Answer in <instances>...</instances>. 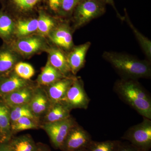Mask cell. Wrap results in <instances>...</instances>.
Listing matches in <instances>:
<instances>
[{
    "label": "cell",
    "instance_id": "obj_1",
    "mask_svg": "<svg viewBox=\"0 0 151 151\" xmlns=\"http://www.w3.org/2000/svg\"><path fill=\"white\" fill-rule=\"evenodd\" d=\"M114 90L119 98L144 118L151 120V97L137 80L122 78L116 81Z\"/></svg>",
    "mask_w": 151,
    "mask_h": 151
},
{
    "label": "cell",
    "instance_id": "obj_2",
    "mask_svg": "<svg viewBox=\"0 0 151 151\" xmlns=\"http://www.w3.org/2000/svg\"><path fill=\"white\" fill-rule=\"evenodd\" d=\"M103 57L122 76V78L137 80L151 77V65L149 60L115 52L105 51Z\"/></svg>",
    "mask_w": 151,
    "mask_h": 151
},
{
    "label": "cell",
    "instance_id": "obj_3",
    "mask_svg": "<svg viewBox=\"0 0 151 151\" xmlns=\"http://www.w3.org/2000/svg\"><path fill=\"white\" fill-rule=\"evenodd\" d=\"M122 139L127 140L139 151H150L151 148V121L143 117L142 122L130 127Z\"/></svg>",
    "mask_w": 151,
    "mask_h": 151
},
{
    "label": "cell",
    "instance_id": "obj_4",
    "mask_svg": "<svg viewBox=\"0 0 151 151\" xmlns=\"http://www.w3.org/2000/svg\"><path fill=\"white\" fill-rule=\"evenodd\" d=\"M105 4L102 0H81L74 9L76 27H79L105 13Z\"/></svg>",
    "mask_w": 151,
    "mask_h": 151
},
{
    "label": "cell",
    "instance_id": "obj_5",
    "mask_svg": "<svg viewBox=\"0 0 151 151\" xmlns=\"http://www.w3.org/2000/svg\"><path fill=\"white\" fill-rule=\"evenodd\" d=\"M90 101L84 89L83 81L75 78L65 97L60 102L71 110L73 108L86 109Z\"/></svg>",
    "mask_w": 151,
    "mask_h": 151
},
{
    "label": "cell",
    "instance_id": "obj_6",
    "mask_svg": "<svg viewBox=\"0 0 151 151\" xmlns=\"http://www.w3.org/2000/svg\"><path fill=\"white\" fill-rule=\"evenodd\" d=\"M76 124L74 119L70 116L62 121L47 123L43 128L54 147L60 149L68 133Z\"/></svg>",
    "mask_w": 151,
    "mask_h": 151
},
{
    "label": "cell",
    "instance_id": "obj_7",
    "mask_svg": "<svg viewBox=\"0 0 151 151\" xmlns=\"http://www.w3.org/2000/svg\"><path fill=\"white\" fill-rule=\"evenodd\" d=\"M92 140L90 134L77 124L70 129L60 150L74 151L85 149Z\"/></svg>",
    "mask_w": 151,
    "mask_h": 151
},
{
    "label": "cell",
    "instance_id": "obj_8",
    "mask_svg": "<svg viewBox=\"0 0 151 151\" xmlns=\"http://www.w3.org/2000/svg\"><path fill=\"white\" fill-rule=\"evenodd\" d=\"M90 42L74 47L67 57L70 72L74 75L84 67L86 53L91 46Z\"/></svg>",
    "mask_w": 151,
    "mask_h": 151
},
{
    "label": "cell",
    "instance_id": "obj_9",
    "mask_svg": "<svg viewBox=\"0 0 151 151\" xmlns=\"http://www.w3.org/2000/svg\"><path fill=\"white\" fill-rule=\"evenodd\" d=\"M74 78L64 77L50 85L48 95L52 103L60 102L64 98Z\"/></svg>",
    "mask_w": 151,
    "mask_h": 151
},
{
    "label": "cell",
    "instance_id": "obj_10",
    "mask_svg": "<svg viewBox=\"0 0 151 151\" xmlns=\"http://www.w3.org/2000/svg\"><path fill=\"white\" fill-rule=\"evenodd\" d=\"M33 93L31 89L26 86L4 95L3 98L6 105L11 108L14 106L28 104Z\"/></svg>",
    "mask_w": 151,
    "mask_h": 151
},
{
    "label": "cell",
    "instance_id": "obj_11",
    "mask_svg": "<svg viewBox=\"0 0 151 151\" xmlns=\"http://www.w3.org/2000/svg\"><path fill=\"white\" fill-rule=\"evenodd\" d=\"M50 39L58 46L65 50H69L73 47L72 34L66 26H61L52 32Z\"/></svg>",
    "mask_w": 151,
    "mask_h": 151
},
{
    "label": "cell",
    "instance_id": "obj_12",
    "mask_svg": "<svg viewBox=\"0 0 151 151\" xmlns=\"http://www.w3.org/2000/svg\"><path fill=\"white\" fill-rule=\"evenodd\" d=\"M48 61L53 67L65 76L70 72L67 57L58 49L51 48L49 50Z\"/></svg>",
    "mask_w": 151,
    "mask_h": 151
},
{
    "label": "cell",
    "instance_id": "obj_13",
    "mask_svg": "<svg viewBox=\"0 0 151 151\" xmlns=\"http://www.w3.org/2000/svg\"><path fill=\"white\" fill-rule=\"evenodd\" d=\"M70 110L62 102L52 103L45 116L47 123L58 122L69 118Z\"/></svg>",
    "mask_w": 151,
    "mask_h": 151
},
{
    "label": "cell",
    "instance_id": "obj_14",
    "mask_svg": "<svg viewBox=\"0 0 151 151\" xmlns=\"http://www.w3.org/2000/svg\"><path fill=\"white\" fill-rule=\"evenodd\" d=\"M27 82L17 75H12L0 79V94H8L21 88L26 87Z\"/></svg>",
    "mask_w": 151,
    "mask_h": 151
},
{
    "label": "cell",
    "instance_id": "obj_15",
    "mask_svg": "<svg viewBox=\"0 0 151 151\" xmlns=\"http://www.w3.org/2000/svg\"><path fill=\"white\" fill-rule=\"evenodd\" d=\"M65 77L59 70L53 67L48 61L45 66L42 68L38 77L37 81L41 85H50Z\"/></svg>",
    "mask_w": 151,
    "mask_h": 151
},
{
    "label": "cell",
    "instance_id": "obj_16",
    "mask_svg": "<svg viewBox=\"0 0 151 151\" xmlns=\"http://www.w3.org/2000/svg\"><path fill=\"white\" fill-rule=\"evenodd\" d=\"M28 104L31 111L37 117L46 111L48 107V98L42 90H37L33 93Z\"/></svg>",
    "mask_w": 151,
    "mask_h": 151
},
{
    "label": "cell",
    "instance_id": "obj_17",
    "mask_svg": "<svg viewBox=\"0 0 151 151\" xmlns=\"http://www.w3.org/2000/svg\"><path fill=\"white\" fill-rule=\"evenodd\" d=\"M42 46V42L37 37H27L22 39L17 42L16 47L21 53L30 55L36 52Z\"/></svg>",
    "mask_w": 151,
    "mask_h": 151
},
{
    "label": "cell",
    "instance_id": "obj_18",
    "mask_svg": "<svg viewBox=\"0 0 151 151\" xmlns=\"http://www.w3.org/2000/svg\"><path fill=\"white\" fill-rule=\"evenodd\" d=\"M9 145L13 151H36L37 147L32 138L28 135L14 138Z\"/></svg>",
    "mask_w": 151,
    "mask_h": 151
},
{
    "label": "cell",
    "instance_id": "obj_19",
    "mask_svg": "<svg viewBox=\"0 0 151 151\" xmlns=\"http://www.w3.org/2000/svg\"><path fill=\"white\" fill-rule=\"evenodd\" d=\"M125 11V16L124 17V20L127 22V23L131 28L132 31L134 33V34L137 38V40L139 43L141 47H142L144 53L147 57L148 59L150 60L151 58V41L147 38L144 36L142 33L136 27L134 24H132L130 20L129 15L127 14V10Z\"/></svg>",
    "mask_w": 151,
    "mask_h": 151
},
{
    "label": "cell",
    "instance_id": "obj_20",
    "mask_svg": "<svg viewBox=\"0 0 151 151\" xmlns=\"http://www.w3.org/2000/svg\"><path fill=\"white\" fill-rule=\"evenodd\" d=\"M15 25L12 19L3 11H0V37L8 40L13 34Z\"/></svg>",
    "mask_w": 151,
    "mask_h": 151
},
{
    "label": "cell",
    "instance_id": "obj_21",
    "mask_svg": "<svg viewBox=\"0 0 151 151\" xmlns=\"http://www.w3.org/2000/svg\"><path fill=\"white\" fill-rule=\"evenodd\" d=\"M16 61L15 55L9 50L0 49V74L7 72Z\"/></svg>",
    "mask_w": 151,
    "mask_h": 151
},
{
    "label": "cell",
    "instance_id": "obj_22",
    "mask_svg": "<svg viewBox=\"0 0 151 151\" xmlns=\"http://www.w3.org/2000/svg\"><path fill=\"white\" fill-rule=\"evenodd\" d=\"M121 141L107 140L96 142L92 140L86 148L87 151H116Z\"/></svg>",
    "mask_w": 151,
    "mask_h": 151
},
{
    "label": "cell",
    "instance_id": "obj_23",
    "mask_svg": "<svg viewBox=\"0 0 151 151\" xmlns=\"http://www.w3.org/2000/svg\"><path fill=\"white\" fill-rule=\"evenodd\" d=\"M37 19H32L27 20L19 21L16 26V33L19 36H24L37 30Z\"/></svg>",
    "mask_w": 151,
    "mask_h": 151
},
{
    "label": "cell",
    "instance_id": "obj_24",
    "mask_svg": "<svg viewBox=\"0 0 151 151\" xmlns=\"http://www.w3.org/2000/svg\"><path fill=\"white\" fill-rule=\"evenodd\" d=\"M10 117L11 123L15 122L22 117H28L32 120L36 117L31 111L29 104L11 107L10 110Z\"/></svg>",
    "mask_w": 151,
    "mask_h": 151
},
{
    "label": "cell",
    "instance_id": "obj_25",
    "mask_svg": "<svg viewBox=\"0 0 151 151\" xmlns=\"http://www.w3.org/2000/svg\"><path fill=\"white\" fill-rule=\"evenodd\" d=\"M53 20L46 14L41 13L37 19V31L40 35L45 36L49 34L54 27Z\"/></svg>",
    "mask_w": 151,
    "mask_h": 151
},
{
    "label": "cell",
    "instance_id": "obj_26",
    "mask_svg": "<svg viewBox=\"0 0 151 151\" xmlns=\"http://www.w3.org/2000/svg\"><path fill=\"white\" fill-rule=\"evenodd\" d=\"M37 128L36 124L32 119L28 117H22L11 123V129L14 132H21Z\"/></svg>",
    "mask_w": 151,
    "mask_h": 151
},
{
    "label": "cell",
    "instance_id": "obj_27",
    "mask_svg": "<svg viewBox=\"0 0 151 151\" xmlns=\"http://www.w3.org/2000/svg\"><path fill=\"white\" fill-rule=\"evenodd\" d=\"M10 129V110L6 105L0 104V131L6 133Z\"/></svg>",
    "mask_w": 151,
    "mask_h": 151
},
{
    "label": "cell",
    "instance_id": "obj_28",
    "mask_svg": "<svg viewBox=\"0 0 151 151\" xmlns=\"http://www.w3.org/2000/svg\"><path fill=\"white\" fill-rule=\"evenodd\" d=\"M15 72L17 75L24 80L31 78L35 74V70L30 64L24 62H19L15 65Z\"/></svg>",
    "mask_w": 151,
    "mask_h": 151
},
{
    "label": "cell",
    "instance_id": "obj_29",
    "mask_svg": "<svg viewBox=\"0 0 151 151\" xmlns=\"http://www.w3.org/2000/svg\"><path fill=\"white\" fill-rule=\"evenodd\" d=\"M79 0H62L60 9L64 13H69L74 10Z\"/></svg>",
    "mask_w": 151,
    "mask_h": 151
},
{
    "label": "cell",
    "instance_id": "obj_30",
    "mask_svg": "<svg viewBox=\"0 0 151 151\" xmlns=\"http://www.w3.org/2000/svg\"><path fill=\"white\" fill-rule=\"evenodd\" d=\"M17 5L21 9L24 10L32 8L38 0H14Z\"/></svg>",
    "mask_w": 151,
    "mask_h": 151
},
{
    "label": "cell",
    "instance_id": "obj_31",
    "mask_svg": "<svg viewBox=\"0 0 151 151\" xmlns=\"http://www.w3.org/2000/svg\"><path fill=\"white\" fill-rule=\"evenodd\" d=\"M116 151H139L131 145L129 142H120L118 148Z\"/></svg>",
    "mask_w": 151,
    "mask_h": 151
},
{
    "label": "cell",
    "instance_id": "obj_32",
    "mask_svg": "<svg viewBox=\"0 0 151 151\" xmlns=\"http://www.w3.org/2000/svg\"><path fill=\"white\" fill-rule=\"evenodd\" d=\"M62 0H48L50 9L54 12H58L60 9Z\"/></svg>",
    "mask_w": 151,
    "mask_h": 151
},
{
    "label": "cell",
    "instance_id": "obj_33",
    "mask_svg": "<svg viewBox=\"0 0 151 151\" xmlns=\"http://www.w3.org/2000/svg\"><path fill=\"white\" fill-rule=\"evenodd\" d=\"M102 1H103V2L105 3V4H110V5L112 6L113 8L116 11L117 16L119 17V18L121 19V20H124V17H122L120 15V14L119 13V12L117 11L116 7L115 6V4H114V0H102Z\"/></svg>",
    "mask_w": 151,
    "mask_h": 151
},
{
    "label": "cell",
    "instance_id": "obj_34",
    "mask_svg": "<svg viewBox=\"0 0 151 151\" xmlns=\"http://www.w3.org/2000/svg\"><path fill=\"white\" fill-rule=\"evenodd\" d=\"M37 150L36 151H50V149L47 146L43 144L37 145Z\"/></svg>",
    "mask_w": 151,
    "mask_h": 151
},
{
    "label": "cell",
    "instance_id": "obj_35",
    "mask_svg": "<svg viewBox=\"0 0 151 151\" xmlns=\"http://www.w3.org/2000/svg\"><path fill=\"white\" fill-rule=\"evenodd\" d=\"M0 151H13L9 145L3 144L0 145Z\"/></svg>",
    "mask_w": 151,
    "mask_h": 151
},
{
    "label": "cell",
    "instance_id": "obj_36",
    "mask_svg": "<svg viewBox=\"0 0 151 151\" xmlns=\"http://www.w3.org/2000/svg\"><path fill=\"white\" fill-rule=\"evenodd\" d=\"M74 151H86V148L81 149V150H77Z\"/></svg>",
    "mask_w": 151,
    "mask_h": 151
},
{
    "label": "cell",
    "instance_id": "obj_37",
    "mask_svg": "<svg viewBox=\"0 0 151 151\" xmlns=\"http://www.w3.org/2000/svg\"><path fill=\"white\" fill-rule=\"evenodd\" d=\"M81 1V0H79V1Z\"/></svg>",
    "mask_w": 151,
    "mask_h": 151
}]
</instances>
